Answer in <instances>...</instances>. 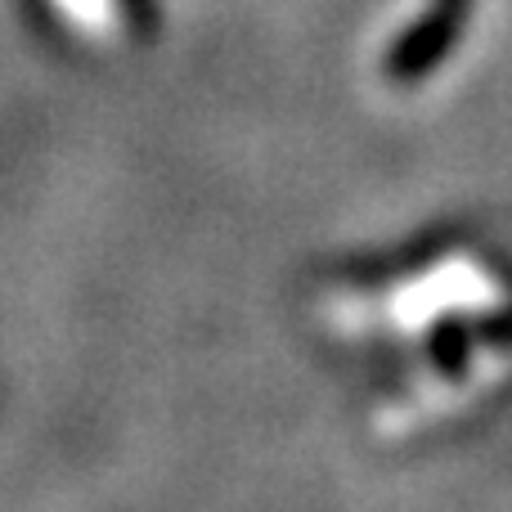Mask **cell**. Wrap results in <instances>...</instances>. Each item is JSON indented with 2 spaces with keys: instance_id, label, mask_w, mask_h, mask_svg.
Here are the masks:
<instances>
[{
  "instance_id": "cell-1",
  "label": "cell",
  "mask_w": 512,
  "mask_h": 512,
  "mask_svg": "<svg viewBox=\"0 0 512 512\" xmlns=\"http://www.w3.org/2000/svg\"><path fill=\"white\" fill-rule=\"evenodd\" d=\"M463 18L468 14H459V9L432 5L414 27H405V32L396 36V45H391V54H387V77L400 81V86H414V81H423L432 68H441L454 54V45H459Z\"/></svg>"
},
{
  "instance_id": "cell-2",
  "label": "cell",
  "mask_w": 512,
  "mask_h": 512,
  "mask_svg": "<svg viewBox=\"0 0 512 512\" xmlns=\"http://www.w3.org/2000/svg\"><path fill=\"white\" fill-rule=\"evenodd\" d=\"M472 346H477V333H472V328L463 324L459 315L441 319V324L432 328V337H427V351H432V364H436L441 373H450V378H459V373L468 369Z\"/></svg>"
},
{
  "instance_id": "cell-3",
  "label": "cell",
  "mask_w": 512,
  "mask_h": 512,
  "mask_svg": "<svg viewBox=\"0 0 512 512\" xmlns=\"http://www.w3.org/2000/svg\"><path fill=\"white\" fill-rule=\"evenodd\" d=\"M477 337L481 342H512V315H486V319H477Z\"/></svg>"
},
{
  "instance_id": "cell-4",
  "label": "cell",
  "mask_w": 512,
  "mask_h": 512,
  "mask_svg": "<svg viewBox=\"0 0 512 512\" xmlns=\"http://www.w3.org/2000/svg\"><path fill=\"white\" fill-rule=\"evenodd\" d=\"M432 5H445V9H459V14H468L472 0H432Z\"/></svg>"
}]
</instances>
